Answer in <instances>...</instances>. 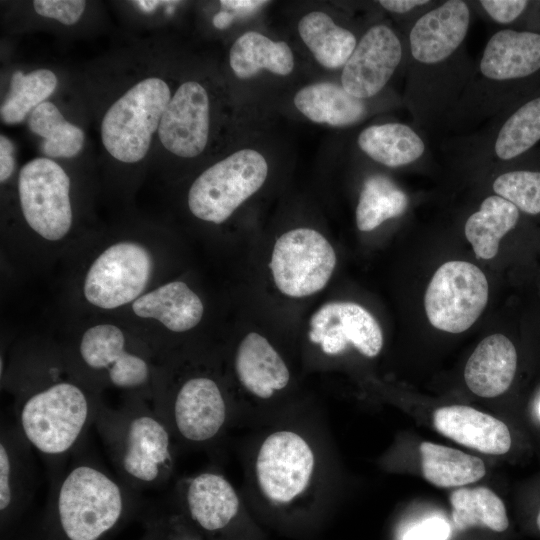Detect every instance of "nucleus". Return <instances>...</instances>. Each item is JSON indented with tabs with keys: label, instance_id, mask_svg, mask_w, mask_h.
Wrapping results in <instances>:
<instances>
[{
	"label": "nucleus",
	"instance_id": "nucleus-29",
	"mask_svg": "<svg viewBox=\"0 0 540 540\" xmlns=\"http://www.w3.org/2000/svg\"><path fill=\"white\" fill-rule=\"evenodd\" d=\"M408 197L393 181L383 175L368 177L362 186L356 207V225L369 232L388 219L404 214Z\"/></svg>",
	"mask_w": 540,
	"mask_h": 540
},
{
	"label": "nucleus",
	"instance_id": "nucleus-1",
	"mask_svg": "<svg viewBox=\"0 0 540 540\" xmlns=\"http://www.w3.org/2000/svg\"><path fill=\"white\" fill-rule=\"evenodd\" d=\"M320 477V456L303 432L280 427L258 443L251 460V481L258 496L255 519L284 536L307 540L325 522L326 510L311 494Z\"/></svg>",
	"mask_w": 540,
	"mask_h": 540
},
{
	"label": "nucleus",
	"instance_id": "nucleus-14",
	"mask_svg": "<svg viewBox=\"0 0 540 540\" xmlns=\"http://www.w3.org/2000/svg\"><path fill=\"white\" fill-rule=\"evenodd\" d=\"M209 111L206 89L196 81L182 83L167 104L158 127L162 145L179 157L200 155L209 138Z\"/></svg>",
	"mask_w": 540,
	"mask_h": 540
},
{
	"label": "nucleus",
	"instance_id": "nucleus-33",
	"mask_svg": "<svg viewBox=\"0 0 540 540\" xmlns=\"http://www.w3.org/2000/svg\"><path fill=\"white\" fill-rule=\"evenodd\" d=\"M496 195L508 200L518 210L540 214V172L510 171L499 175L493 182Z\"/></svg>",
	"mask_w": 540,
	"mask_h": 540
},
{
	"label": "nucleus",
	"instance_id": "nucleus-5",
	"mask_svg": "<svg viewBox=\"0 0 540 540\" xmlns=\"http://www.w3.org/2000/svg\"><path fill=\"white\" fill-rule=\"evenodd\" d=\"M170 99V89L160 78H146L130 88L103 117L101 137L106 150L124 163L144 158Z\"/></svg>",
	"mask_w": 540,
	"mask_h": 540
},
{
	"label": "nucleus",
	"instance_id": "nucleus-25",
	"mask_svg": "<svg viewBox=\"0 0 540 540\" xmlns=\"http://www.w3.org/2000/svg\"><path fill=\"white\" fill-rule=\"evenodd\" d=\"M357 143L372 160L391 168L410 164L425 151L421 137L403 123L368 126L359 134Z\"/></svg>",
	"mask_w": 540,
	"mask_h": 540
},
{
	"label": "nucleus",
	"instance_id": "nucleus-38",
	"mask_svg": "<svg viewBox=\"0 0 540 540\" xmlns=\"http://www.w3.org/2000/svg\"><path fill=\"white\" fill-rule=\"evenodd\" d=\"M14 146L9 138L1 134L0 136V181H6L13 173Z\"/></svg>",
	"mask_w": 540,
	"mask_h": 540
},
{
	"label": "nucleus",
	"instance_id": "nucleus-31",
	"mask_svg": "<svg viewBox=\"0 0 540 540\" xmlns=\"http://www.w3.org/2000/svg\"><path fill=\"white\" fill-rule=\"evenodd\" d=\"M57 86L56 75L48 69L12 75L9 93L1 106V120L6 124L22 122L28 113L45 102Z\"/></svg>",
	"mask_w": 540,
	"mask_h": 540
},
{
	"label": "nucleus",
	"instance_id": "nucleus-18",
	"mask_svg": "<svg viewBox=\"0 0 540 540\" xmlns=\"http://www.w3.org/2000/svg\"><path fill=\"white\" fill-rule=\"evenodd\" d=\"M33 450L15 423L1 424L0 512L2 518L21 509L33 496L36 484Z\"/></svg>",
	"mask_w": 540,
	"mask_h": 540
},
{
	"label": "nucleus",
	"instance_id": "nucleus-22",
	"mask_svg": "<svg viewBox=\"0 0 540 540\" xmlns=\"http://www.w3.org/2000/svg\"><path fill=\"white\" fill-rule=\"evenodd\" d=\"M297 110L314 123L346 127L362 120L366 105L342 85L317 82L301 88L294 96Z\"/></svg>",
	"mask_w": 540,
	"mask_h": 540
},
{
	"label": "nucleus",
	"instance_id": "nucleus-44",
	"mask_svg": "<svg viewBox=\"0 0 540 540\" xmlns=\"http://www.w3.org/2000/svg\"><path fill=\"white\" fill-rule=\"evenodd\" d=\"M539 413H540V408H539Z\"/></svg>",
	"mask_w": 540,
	"mask_h": 540
},
{
	"label": "nucleus",
	"instance_id": "nucleus-19",
	"mask_svg": "<svg viewBox=\"0 0 540 540\" xmlns=\"http://www.w3.org/2000/svg\"><path fill=\"white\" fill-rule=\"evenodd\" d=\"M540 69V34L503 29L488 40L480 61L484 77L503 81L529 76Z\"/></svg>",
	"mask_w": 540,
	"mask_h": 540
},
{
	"label": "nucleus",
	"instance_id": "nucleus-4",
	"mask_svg": "<svg viewBox=\"0 0 540 540\" xmlns=\"http://www.w3.org/2000/svg\"><path fill=\"white\" fill-rule=\"evenodd\" d=\"M180 513L209 540H268L233 484L219 471L181 479L174 491Z\"/></svg>",
	"mask_w": 540,
	"mask_h": 540
},
{
	"label": "nucleus",
	"instance_id": "nucleus-35",
	"mask_svg": "<svg viewBox=\"0 0 540 540\" xmlns=\"http://www.w3.org/2000/svg\"><path fill=\"white\" fill-rule=\"evenodd\" d=\"M479 3L495 22L509 24L522 14L529 2L526 0H481Z\"/></svg>",
	"mask_w": 540,
	"mask_h": 540
},
{
	"label": "nucleus",
	"instance_id": "nucleus-10",
	"mask_svg": "<svg viewBox=\"0 0 540 540\" xmlns=\"http://www.w3.org/2000/svg\"><path fill=\"white\" fill-rule=\"evenodd\" d=\"M153 270L149 250L140 243L122 241L106 248L86 273L83 293L101 309L134 302L145 290Z\"/></svg>",
	"mask_w": 540,
	"mask_h": 540
},
{
	"label": "nucleus",
	"instance_id": "nucleus-39",
	"mask_svg": "<svg viewBox=\"0 0 540 540\" xmlns=\"http://www.w3.org/2000/svg\"><path fill=\"white\" fill-rule=\"evenodd\" d=\"M429 2L427 0H381L378 3L390 12L406 13Z\"/></svg>",
	"mask_w": 540,
	"mask_h": 540
},
{
	"label": "nucleus",
	"instance_id": "nucleus-41",
	"mask_svg": "<svg viewBox=\"0 0 540 540\" xmlns=\"http://www.w3.org/2000/svg\"><path fill=\"white\" fill-rule=\"evenodd\" d=\"M233 21V15L227 11L218 12L213 18V24L218 29L228 27Z\"/></svg>",
	"mask_w": 540,
	"mask_h": 540
},
{
	"label": "nucleus",
	"instance_id": "nucleus-15",
	"mask_svg": "<svg viewBox=\"0 0 540 540\" xmlns=\"http://www.w3.org/2000/svg\"><path fill=\"white\" fill-rule=\"evenodd\" d=\"M469 24L470 9L461 0L446 1L426 12L409 34L413 58L426 65L444 61L462 44Z\"/></svg>",
	"mask_w": 540,
	"mask_h": 540
},
{
	"label": "nucleus",
	"instance_id": "nucleus-43",
	"mask_svg": "<svg viewBox=\"0 0 540 540\" xmlns=\"http://www.w3.org/2000/svg\"><path fill=\"white\" fill-rule=\"evenodd\" d=\"M536 524H537L538 529L540 530V511H539V513L537 515V518H536Z\"/></svg>",
	"mask_w": 540,
	"mask_h": 540
},
{
	"label": "nucleus",
	"instance_id": "nucleus-37",
	"mask_svg": "<svg viewBox=\"0 0 540 540\" xmlns=\"http://www.w3.org/2000/svg\"><path fill=\"white\" fill-rule=\"evenodd\" d=\"M170 540H203L201 534L180 513L170 519Z\"/></svg>",
	"mask_w": 540,
	"mask_h": 540
},
{
	"label": "nucleus",
	"instance_id": "nucleus-32",
	"mask_svg": "<svg viewBox=\"0 0 540 540\" xmlns=\"http://www.w3.org/2000/svg\"><path fill=\"white\" fill-rule=\"evenodd\" d=\"M540 140V97L519 107L501 126L494 151L501 160L520 156Z\"/></svg>",
	"mask_w": 540,
	"mask_h": 540
},
{
	"label": "nucleus",
	"instance_id": "nucleus-42",
	"mask_svg": "<svg viewBox=\"0 0 540 540\" xmlns=\"http://www.w3.org/2000/svg\"><path fill=\"white\" fill-rule=\"evenodd\" d=\"M135 3L141 8L144 12H151L153 11L158 5L165 3V1H135Z\"/></svg>",
	"mask_w": 540,
	"mask_h": 540
},
{
	"label": "nucleus",
	"instance_id": "nucleus-23",
	"mask_svg": "<svg viewBox=\"0 0 540 540\" xmlns=\"http://www.w3.org/2000/svg\"><path fill=\"white\" fill-rule=\"evenodd\" d=\"M229 64L239 79H250L260 71L287 76L294 70L293 51L284 41H274L257 31L239 36L229 51Z\"/></svg>",
	"mask_w": 540,
	"mask_h": 540
},
{
	"label": "nucleus",
	"instance_id": "nucleus-2",
	"mask_svg": "<svg viewBox=\"0 0 540 540\" xmlns=\"http://www.w3.org/2000/svg\"><path fill=\"white\" fill-rule=\"evenodd\" d=\"M94 425L119 479L129 488H158L170 479L177 445L145 399L131 395L118 409L101 405Z\"/></svg>",
	"mask_w": 540,
	"mask_h": 540
},
{
	"label": "nucleus",
	"instance_id": "nucleus-21",
	"mask_svg": "<svg viewBox=\"0 0 540 540\" xmlns=\"http://www.w3.org/2000/svg\"><path fill=\"white\" fill-rule=\"evenodd\" d=\"M135 315L155 319L168 330L186 332L201 321L204 306L199 296L182 281H172L142 294L132 303Z\"/></svg>",
	"mask_w": 540,
	"mask_h": 540
},
{
	"label": "nucleus",
	"instance_id": "nucleus-6",
	"mask_svg": "<svg viewBox=\"0 0 540 540\" xmlns=\"http://www.w3.org/2000/svg\"><path fill=\"white\" fill-rule=\"evenodd\" d=\"M268 163L251 148L240 149L202 172L188 192L191 213L206 222H225L265 183Z\"/></svg>",
	"mask_w": 540,
	"mask_h": 540
},
{
	"label": "nucleus",
	"instance_id": "nucleus-17",
	"mask_svg": "<svg viewBox=\"0 0 540 540\" xmlns=\"http://www.w3.org/2000/svg\"><path fill=\"white\" fill-rule=\"evenodd\" d=\"M433 424L440 434L481 453L502 455L511 447V434L504 422L469 406L438 408Z\"/></svg>",
	"mask_w": 540,
	"mask_h": 540
},
{
	"label": "nucleus",
	"instance_id": "nucleus-12",
	"mask_svg": "<svg viewBox=\"0 0 540 540\" xmlns=\"http://www.w3.org/2000/svg\"><path fill=\"white\" fill-rule=\"evenodd\" d=\"M309 324L310 341L320 345L326 355L342 354L351 345L363 356L373 358L383 347L379 323L357 303H325L312 315Z\"/></svg>",
	"mask_w": 540,
	"mask_h": 540
},
{
	"label": "nucleus",
	"instance_id": "nucleus-8",
	"mask_svg": "<svg viewBox=\"0 0 540 540\" xmlns=\"http://www.w3.org/2000/svg\"><path fill=\"white\" fill-rule=\"evenodd\" d=\"M488 302V281L476 265L449 261L434 273L425 292L430 324L449 333H462L480 317Z\"/></svg>",
	"mask_w": 540,
	"mask_h": 540
},
{
	"label": "nucleus",
	"instance_id": "nucleus-9",
	"mask_svg": "<svg viewBox=\"0 0 540 540\" xmlns=\"http://www.w3.org/2000/svg\"><path fill=\"white\" fill-rule=\"evenodd\" d=\"M70 180L63 168L45 157L27 162L20 170L18 193L27 224L49 241L62 239L72 225Z\"/></svg>",
	"mask_w": 540,
	"mask_h": 540
},
{
	"label": "nucleus",
	"instance_id": "nucleus-40",
	"mask_svg": "<svg viewBox=\"0 0 540 540\" xmlns=\"http://www.w3.org/2000/svg\"><path fill=\"white\" fill-rule=\"evenodd\" d=\"M223 6L234 9V10H252L267 1H252V0H222L220 2Z\"/></svg>",
	"mask_w": 540,
	"mask_h": 540
},
{
	"label": "nucleus",
	"instance_id": "nucleus-30",
	"mask_svg": "<svg viewBox=\"0 0 540 540\" xmlns=\"http://www.w3.org/2000/svg\"><path fill=\"white\" fill-rule=\"evenodd\" d=\"M28 126L33 133L44 139L40 148L48 157H73L83 146V131L66 121L51 102L45 101L31 112Z\"/></svg>",
	"mask_w": 540,
	"mask_h": 540
},
{
	"label": "nucleus",
	"instance_id": "nucleus-13",
	"mask_svg": "<svg viewBox=\"0 0 540 540\" xmlns=\"http://www.w3.org/2000/svg\"><path fill=\"white\" fill-rule=\"evenodd\" d=\"M401 58L402 46L396 33L386 25H374L343 66L341 85L358 99L371 98L388 83Z\"/></svg>",
	"mask_w": 540,
	"mask_h": 540
},
{
	"label": "nucleus",
	"instance_id": "nucleus-34",
	"mask_svg": "<svg viewBox=\"0 0 540 540\" xmlns=\"http://www.w3.org/2000/svg\"><path fill=\"white\" fill-rule=\"evenodd\" d=\"M83 0H36L33 7L37 14L55 19L64 25L76 23L84 12Z\"/></svg>",
	"mask_w": 540,
	"mask_h": 540
},
{
	"label": "nucleus",
	"instance_id": "nucleus-36",
	"mask_svg": "<svg viewBox=\"0 0 540 540\" xmlns=\"http://www.w3.org/2000/svg\"><path fill=\"white\" fill-rule=\"evenodd\" d=\"M450 533L448 523L441 518H430L405 532L401 540H446Z\"/></svg>",
	"mask_w": 540,
	"mask_h": 540
},
{
	"label": "nucleus",
	"instance_id": "nucleus-24",
	"mask_svg": "<svg viewBox=\"0 0 540 540\" xmlns=\"http://www.w3.org/2000/svg\"><path fill=\"white\" fill-rule=\"evenodd\" d=\"M297 29L315 60L327 69L343 67L357 45L355 35L323 11L305 14Z\"/></svg>",
	"mask_w": 540,
	"mask_h": 540
},
{
	"label": "nucleus",
	"instance_id": "nucleus-7",
	"mask_svg": "<svg viewBox=\"0 0 540 540\" xmlns=\"http://www.w3.org/2000/svg\"><path fill=\"white\" fill-rule=\"evenodd\" d=\"M336 266L335 250L317 230L296 228L275 242L270 269L277 289L292 298H303L321 291Z\"/></svg>",
	"mask_w": 540,
	"mask_h": 540
},
{
	"label": "nucleus",
	"instance_id": "nucleus-16",
	"mask_svg": "<svg viewBox=\"0 0 540 540\" xmlns=\"http://www.w3.org/2000/svg\"><path fill=\"white\" fill-rule=\"evenodd\" d=\"M233 366L242 388L260 400L271 399L290 382L286 362L272 344L257 332H250L241 340Z\"/></svg>",
	"mask_w": 540,
	"mask_h": 540
},
{
	"label": "nucleus",
	"instance_id": "nucleus-11",
	"mask_svg": "<svg viewBox=\"0 0 540 540\" xmlns=\"http://www.w3.org/2000/svg\"><path fill=\"white\" fill-rule=\"evenodd\" d=\"M123 331L113 324H99L82 335L78 354L91 373L112 386L145 400L153 399V372L148 360L130 350Z\"/></svg>",
	"mask_w": 540,
	"mask_h": 540
},
{
	"label": "nucleus",
	"instance_id": "nucleus-3",
	"mask_svg": "<svg viewBox=\"0 0 540 540\" xmlns=\"http://www.w3.org/2000/svg\"><path fill=\"white\" fill-rule=\"evenodd\" d=\"M152 402L177 447L211 446L222 437L233 414L219 383L206 374H193L174 386L155 384Z\"/></svg>",
	"mask_w": 540,
	"mask_h": 540
},
{
	"label": "nucleus",
	"instance_id": "nucleus-20",
	"mask_svg": "<svg viewBox=\"0 0 540 540\" xmlns=\"http://www.w3.org/2000/svg\"><path fill=\"white\" fill-rule=\"evenodd\" d=\"M517 368L514 344L503 334L484 338L469 357L464 379L477 396L493 398L511 386Z\"/></svg>",
	"mask_w": 540,
	"mask_h": 540
},
{
	"label": "nucleus",
	"instance_id": "nucleus-28",
	"mask_svg": "<svg viewBox=\"0 0 540 540\" xmlns=\"http://www.w3.org/2000/svg\"><path fill=\"white\" fill-rule=\"evenodd\" d=\"M450 503L459 530L479 527L501 533L509 527L503 501L487 487L459 488L451 493Z\"/></svg>",
	"mask_w": 540,
	"mask_h": 540
},
{
	"label": "nucleus",
	"instance_id": "nucleus-27",
	"mask_svg": "<svg viewBox=\"0 0 540 540\" xmlns=\"http://www.w3.org/2000/svg\"><path fill=\"white\" fill-rule=\"evenodd\" d=\"M424 478L440 488L459 487L474 483L486 474L479 457L432 442L419 447Z\"/></svg>",
	"mask_w": 540,
	"mask_h": 540
},
{
	"label": "nucleus",
	"instance_id": "nucleus-26",
	"mask_svg": "<svg viewBox=\"0 0 540 540\" xmlns=\"http://www.w3.org/2000/svg\"><path fill=\"white\" fill-rule=\"evenodd\" d=\"M518 219V208L508 200L498 195L485 198L464 226L475 256L484 260L495 257L501 238L515 227Z\"/></svg>",
	"mask_w": 540,
	"mask_h": 540
}]
</instances>
